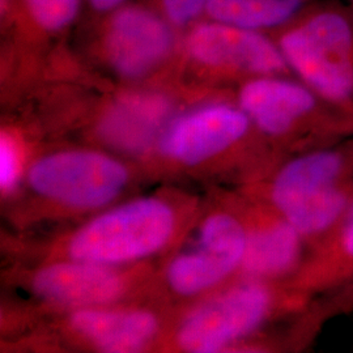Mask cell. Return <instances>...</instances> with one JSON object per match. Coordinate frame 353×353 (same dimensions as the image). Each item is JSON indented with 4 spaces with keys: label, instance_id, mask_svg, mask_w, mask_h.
Masks as SVG:
<instances>
[{
    "label": "cell",
    "instance_id": "5",
    "mask_svg": "<svg viewBox=\"0 0 353 353\" xmlns=\"http://www.w3.org/2000/svg\"><path fill=\"white\" fill-rule=\"evenodd\" d=\"M183 48L195 63L245 77L246 81L292 74L271 34L210 19H202L185 30Z\"/></svg>",
    "mask_w": 353,
    "mask_h": 353
},
{
    "label": "cell",
    "instance_id": "3",
    "mask_svg": "<svg viewBox=\"0 0 353 353\" xmlns=\"http://www.w3.org/2000/svg\"><path fill=\"white\" fill-rule=\"evenodd\" d=\"M172 229L173 214L164 203L139 201L94 220L76 236L70 250L80 261L123 262L161 248Z\"/></svg>",
    "mask_w": 353,
    "mask_h": 353
},
{
    "label": "cell",
    "instance_id": "19",
    "mask_svg": "<svg viewBox=\"0 0 353 353\" xmlns=\"http://www.w3.org/2000/svg\"><path fill=\"white\" fill-rule=\"evenodd\" d=\"M313 306V313L319 318L318 321L322 325L332 316L353 313V280L335 290L319 294V300Z\"/></svg>",
    "mask_w": 353,
    "mask_h": 353
},
{
    "label": "cell",
    "instance_id": "14",
    "mask_svg": "<svg viewBox=\"0 0 353 353\" xmlns=\"http://www.w3.org/2000/svg\"><path fill=\"white\" fill-rule=\"evenodd\" d=\"M39 294L65 303L112 301L122 290L114 274L89 265H57L39 272L34 281Z\"/></svg>",
    "mask_w": 353,
    "mask_h": 353
},
{
    "label": "cell",
    "instance_id": "10",
    "mask_svg": "<svg viewBox=\"0 0 353 353\" xmlns=\"http://www.w3.org/2000/svg\"><path fill=\"white\" fill-rule=\"evenodd\" d=\"M255 128L240 105L214 103L179 118L163 140V150L188 164H196L236 145Z\"/></svg>",
    "mask_w": 353,
    "mask_h": 353
},
{
    "label": "cell",
    "instance_id": "9",
    "mask_svg": "<svg viewBox=\"0 0 353 353\" xmlns=\"http://www.w3.org/2000/svg\"><path fill=\"white\" fill-rule=\"evenodd\" d=\"M353 183V138L299 153L274 178L270 196L279 214H287L328 191Z\"/></svg>",
    "mask_w": 353,
    "mask_h": 353
},
{
    "label": "cell",
    "instance_id": "2",
    "mask_svg": "<svg viewBox=\"0 0 353 353\" xmlns=\"http://www.w3.org/2000/svg\"><path fill=\"white\" fill-rule=\"evenodd\" d=\"M237 101L259 132L293 143L300 153L353 138V113L288 75L242 83Z\"/></svg>",
    "mask_w": 353,
    "mask_h": 353
},
{
    "label": "cell",
    "instance_id": "11",
    "mask_svg": "<svg viewBox=\"0 0 353 353\" xmlns=\"http://www.w3.org/2000/svg\"><path fill=\"white\" fill-rule=\"evenodd\" d=\"M309 248L300 232L280 214L248 232V245L241 268L249 280L275 279L299 272ZM310 249V248H309Z\"/></svg>",
    "mask_w": 353,
    "mask_h": 353
},
{
    "label": "cell",
    "instance_id": "22",
    "mask_svg": "<svg viewBox=\"0 0 353 353\" xmlns=\"http://www.w3.org/2000/svg\"><path fill=\"white\" fill-rule=\"evenodd\" d=\"M347 3H348V6H350V7H351V10H352V12H353V0H348V1H347Z\"/></svg>",
    "mask_w": 353,
    "mask_h": 353
},
{
    "label": "cell",
    "instance_id": "20",
    "mask_svg": "<svg viewBox=\"0 0 353 353\" xmlns=\"http://www.w3.org/2000/svg\"><path fill=\"white\" fill-rule=\"evenodd\" d=\"M19 176V159L16 145L8 135L0 140V182L4 190L12 189Z\"/></svg>",
    "mask_w": 353,
    "mask_h": 353
},
{
    "label": "cell",
    "instance_id": "15",
    "mask_svg": "<svg viewBox=\"0 0 353 353\" xmlns=\"http://www.w3.org/2000/svg\"><path fill=\"white\" fill-rule=\"evenodd\" d=\"M74 327L106 352H134L151 339L157 323L148 313L84 310L72 316Z\"/></svg>",
    "mask_w": 353,
    "mask_h": 353
},
{
    "label": "cell",
    "instance_id": "7",
    "mask_svg": "<svg viewBox=\"0 0 353 353\" xmlns=\"http://www.w3.org/2000/svg\"><path fill=\"white\" fill-rule=\"evenodd\" d=\"M126 179L122 165L88 152L49 156L30 172V182L38 192L77 207H97L112 201Z\"/></svg>",
    "mask_w": 353,
    "mask_h": 353
},
{
    "label": "cell",
    "instance_id": "21",
    "mask_svg": "<svg viewBox=\"0 0 353 353\" xmlns=\"http://www.w3.org/2000/svg\"><path fill=\"white\" fill-rule=\"evenodd\" d=\"M128 1L130 0H85L92 11L101 14H108Z\"/></svg>",
    "mask_w": 353,
    "mask_h": 353
},
{
    "label": "cell",
    "instance_id": "18",
    "mask_svg": "<svg viewBox=\"0 0 353 353\" xmlns=\"http://www.w3.org/2000/svg\"><path fill=\"white\" fill-rule=\"evenodd\" d=\"M208 0H156V8L179 30L202 20Z\"/></svg>",
    "mask_w": 353,
    "mask_h": 353
},
{
    "label": "cell",
    "instance_id": "4",
    "mask_svg": "<svg viewBox=\"0 0 353 353\" xmlns=\"http://www.w3.org/2000/svg\"><path fill=\"white\" fill-rule=\"evenodd\" d=\"M105 17L100 30L102 52L119 76L148 75L176 50L181 30L156 7L128 1Z\"/></svg>",
    "mask_w": 353,
    "mask_h": 353
},
{
    "label": "cell",
    "instance_id": "12",
    "mask_svg": "<svg viewBox=\"0 0 353 353\" xmlns=\"http://www.w3.org/2000/svg\"><path fill=\"white\" fill-rule=\"evenodd\" d=\"M169 114L170 103L160 94L127 96L117 102L102 121V138L122 151H145L163 130Z\"/></svg>",
    "mask_w": 353,
    "mask_h": 353
},
{
    "label": "cell",
    "instance_id": "16",
    "mask_svg": "<svg viewBox=\"0 0 353 353\" xmlns=\"http://www.w3.org/2000/svg\"><path fill=\"white\" fill-rule=\"evenodd\" d=\"M319 0H208L204 19L272 34Z\"/></svg>",
    "mask_w": 353,
    "mask_h": 353
},
{
    "label": "cell",
    "instance_id": "6",
    "mask_svg": "<svg viewBox=\"0 0 353 353\" xmlns=\"http://www.w3.org/2000/svg\"><path fill=\"white\" fill-rule=\"evenodd\" d=\"M272 309V293L259 280H249L203 305L185 322L181 345L190 352H216L250 335Z\"/></svg>",
    "mask_w": 353,
    "mask_h": 353
},
{
    "label": "cell",
    "instance_id": "8",
    "mask_svg": "<svg viewBox=\"0 0 353 353\" xmlns=\"http://www.w3.org/2000/svg\"><path fill=\"white\" fill-rule=\"evenodd\" d=\"M248 245V230L227 214L210 217L198 246L181 255L169 270L172 287L183 294L208 288L241 267Z\"/></svg>",
    "mask_w": 353,
    "mask_h": 353
},
{
    "label": "cell",
    "instance_id": "1",
    "mask_svg": "<svg viewBox=\"0 0 353 353\" xmlns=\"http://www.w3.org/2000/svg\"><path fill=\"white\" fill-rule=\"evenodd\" d=\"M271 36L292 74L353 113V12L348 3L319 0Z\"/></svg>",
    "mask_w": 353,
    "mask_h": 353
},
{
    "label": "cell",
    "instance_id": "17",
    "mask_svg": "<svg viewBox=\"0 0 353 353\" xmlns=\"http://www.w3.org/2000/svg\"><path fill=\"white\" fill-rule=\"evenodd\" d=\"M26 19L45 34H59L75 24L85 0H20Z\"/></svg>",
    "mask_w": 353,
    "mask_h": 353
},
{
    "label": "cell",
    "instance_id": "13",
    "mask_svg": "<svg viewBox=\"0 0 353 353\" xmlns=\"http://www.w3.org/2000/svg\"><path fill=\"white\" fill-rule=\"evenodd\" d=\"M353 280V205L327 236L314 245L296 275L305 296L323 294Z\"/></svg>",
    "mask_w": 353,
    "mask_h": 353
}]
</instances>
